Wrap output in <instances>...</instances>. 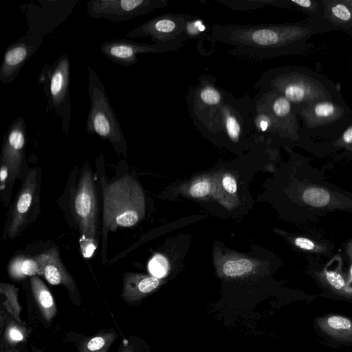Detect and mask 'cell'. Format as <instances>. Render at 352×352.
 Returning <instances> with one entry per match:
<instances>
[{
	"label": "cell",
	"instance_id": "5b68a950",
	"mask_svg": "<svg viewBox=\"0 0 352 352\" xmlns=\"http://www.w3.org/2000/svg\"><path fill=\"white\" fill-rule=\"evenodd\" d=\"M87 69L90 110L86 131L109 141L118 151L124 153L127 148L126 140L104 87L94 68L87 65Z\"/></svg>",
	"mask_w": 352,
	"mask_h": 352
},
{
	"label": "cell",
	"instance_id": "30bf717a",
	"mask_svg": "<svg viewBox=\"0 0 352 352\" xmlns=\"http://www.w3.org/2000/svg\"><path fill=\"white\" fill-rule=\"evenodd\" d=\"M168 0H91L87 3L88 16L113 23L128 21L168 6Z\"/></svg>",
	"mask_w": 352,
	"mask_h": 352
},
{
	"label": "cell",
	"instance_id": "9a60e30c",
	"mask_svg": "<svg viewBox=\"0 0 352 352\" xmlns=\"http://www.w3.org/2000/svg\"><path fill=\"white\" fill-rule=\"evenodd\" d=\"M261 93L272 115L289 139L293 141L299 140L300 124L298 118V106L276 93L272 91Z\"/></svg>",
	"mask_w": 352,
	"mask_h": 352
},
{
	"label": "cell",
	"instance_id": "7a4b0ae2",
	"mask_svg": "<svg viewBox=\"0 0 352 352\" xmlns=\"http://www.w3.org/2000/svg\"><path fill=\"white\" fill-rule=\"evenodd\" d=\"M254 87L260 92L280 94L298 106L343 97L337 85L329 77L301 66L270 69L261 74Z\"/></svg>",
	"mask_w": 352,
	"mask_h": 352
},
{
	"label": "cell",
	"instance_id": "ffe728a7",
	"mask_svg": "<svg viewBox=\"0 0 352 352\" xmlns=\"http://www.w3.org/2000/svg\"><path fill=\"white\" fill-rule=\"evenodd\" d=\"M30 287L34 301L43 319L50 324L57 313L56 302L52 293L37 275L30 278Z\"/></svg>",
	"mask_w": 352,
	"mask_h": 352
},
{
	"label": "cell",
	"instance_id": "52a82bcc",
	"mask_svg": "<svg viewBox=\"0 0 352 352\" xmlns=\"http://www.w3.org/2000/svg\"><path fill=\"white\" fill-rule=\"evenodd\" d=\"M252 98H237L226 91L217 118V138L226 137L239 143L248 135L255 136Z\"/></svg>",
	"mask_w": 352,
	"mask_h": 352
},
{
	"label": "cell",
	"instance_id": "f546056e",
	"mask_svg": "<svg viewBox=\"0 0 352 352\" xmlns=\"http://www.w3.org/2000/svg\"><path fill=\"white\" fill-rule=\"evenodd\" d=\"M150 346L144 340L137 336H129L120 343L116 352H149Z\"/></svg>",
	"mask_w": 352,
	"mask_h": 352
},
{
	"label": "cell",
	"instance_id": "d590c367",
	"mask_svg": "<svg viewBox=\"0 0 352 352\" xmlns=\"http://www.w3.org/2000/svg\"><path fill=\"white\" fill-rule=\"evenodd\" d=\"M222 184L226 190L230 194L234 193L237 190L236 181L230 176H226L223 179Z\"/></svg>",
	"mask_w": 352,
	"mask_h": 352
},
{
	"label": "cell",
	"instance_id": "277c9868",
	"mask_svg": "<svg viewBox=\"0 0 352 352\" xmlns=\"http://www.w3.org/2000/svg\"><path fill=\"white\" fill-rule=\"evenodd\" d=\"M144 208L143 195L137 182L124 175L103 190V235L118 227L137 223Z\"/></svg>",
	"mask_w": 352,
	"mask_h": 352
},
{
	"label": "cell",
	"instance_id": "74e56055",
	"mask_svg": "<svg viewBox=\"0 0 352 352\" xmlns=\"http://www.w3.org/2000/svg\"><path fill=\"white\" fill-rule=\"evenodd\" d=\"M0 352H29L25 344L18 346L0 345Z\"/></svg>",
	"mask_w": 352,
	"mask_h": 352
},
{
	"label": "cell",
	"instance_id": "ab89813d",
	"mask_svg": "<svg viewBox=\"0 0 352 352\" xmlns=\"http://www.w3.org/2000/svg\"><path fill=\"white\" fill-rule=\"evenodd\" d=\"M31 352H43L40 349L37 348L35 345H31Z\"/></svg>",
	"mask_w": 352,
	"mask_h": 352
},
{
	"label": "cell",
	"instance_id": "1f68e13d",
	"mask_svg": "<svg viewBox=\"0 0 352 352\" xmlns=\"http://www.w3.org/2000/svg\"><path fill=\"white\" fill-rule=\"evenodd\" d=\"M210 190V184L208 182L202 181L194 184L190 189V193L194 197H201L207 195Z\"/></svg>",
	"mask_w": 352,
	"mask_h": 352
},
{
	"label": "cell",
	"instance_id": "4dcf8cb0",
	"mask_svg": "<svg viewBox=\"0 0 352 352\" xmlns=\"http://www.w3.org/2000/svg\"><path fill=\"white\" fill-rule=\"evenodd\" d=\"M148 267L153 276L160 278L166 275L168 270V262L164 256L157 254L151 259Z\"/></svg>",
	"mask_w": 352,
	"mask_h": 352
},
{
	"label": "cell",
	"instance_id": "603a6c76",
	"mask_svg": "<svg viewBox=\"0 0 352 352\" xmlns=\"http://www.w3.org/2000/svg\"><path fill=\"white\" fill-rule=\"evenodd\" d=\"M118 336V332L113 329H103L95 335L85 336L76 347L78 352H108Z\"/></svg>",
	"mask_w": 352,
	"mask_h": 352
},
{
	"label": "cell",
	"instance_id": "9c48e42d",
	"mask_svg": "<svg viewBox=\"0 0 352 352\" xmlns=\"http://www.w3.org/2000/svg\"><path fill=\"white\" fill-rule=\"evenodd\" d=\"M69 75V59L67 54H63L45 68L40 76L41 82L45 83L48 105L61 118L63 131L66 134L69 131L72 110Z\"/></svg>",
	"mask_w": 352,
	"mask_h": 352
},
{
	"label": "cell",
	"instance_id": "f35d334b",
	"mask_svg": "<svg viewBox=\"0 0 352 352\" xmlns=\"http://www.w3.org/2000/svg\"><path fill=\"white\" fill-rule=\"evenodd\" d=\"M0 175H1V185H3L4 181L6 180V179L8 177V170L7 167L3 164H1Z\"/></svg>",
	"mask_w": 352,
	"mask_h": 352
},
{
	"label": "cell",
	"instance_id": "cb8c5ba5",
	"mask_svg": "<svg viewBox=\"0 0 352 352\" xmlns=\"http://www.w3.org/2000/svg\"><path fill=\"white\" fill-rule=\"evenodd\" d=\"M320 328L329 336L345 342H352V320L340 316L319 318Z\"/></svg>",
	"mask_w": 352,
	"mask_h": 352
},
{
	"label": "cell",
	"instance_id": "6da1fadb",
	"mask_svg": "<svg viewBox=\"0 0 352 352\" xmlns=\"http://www.w3.org/2000/svg\"><path fill=\"white\" fill-rule=\"evenodd\" d=\"M329 32L322 21L309 18L285 23H214L210 28V38L214 41L231 46L228 50L229 54L252 62L291 55L305 56L311 37Z\"/></svg>",
	"mask_w": 352,
	"mask_h": 352
},
{
	"label": "cell",
	"instance_id": "4316f807",
	"mask_svg": "<svg viewBox=\"0 0 352 352\" xmlns=\"http://www.w3.org/2000/svg\"><path fill=\"white\" fill-rule=\"evenodd\" d=\"M217 2L236 11H252L270 6V0H217Z\"/></svg>",
	"mask_w": 352,
	"mask_h": 352
},
{
	"label": "cell",
	"instance_id": "ba28073f",
	"mask_svg": "<svg viewBox=\"0 0 352 352\" xmlns=\"http://www.w3.org/2000/svg\"><path fill=\"white\" fill-rule=\"evenodd\" d=\"M195 17L183 13L159 15L126 33L129 38L149 37L155 43L184 45L190 37Z\"/></svg>",
	"mask_w": 352,
	"mask_h": 352
},
{
	"label": "cell",
	"instance_id": "e575fe53",
	"mask_svg": "<svg viewBox=\"0 0 352 352\" xmlns=\"http://www.w3.org/2000/svg\"><path fill=\"white\" fill-rule=\"evenodd\" d=\"M80 247L84 256L90 257L97 247V243L89 240L80 241Z\"/></svg>",
	"mask_w": 352,
	"mask_h": 352
},
{
	"label": "cell",
	"instance_id": "d4e9b609",
	"mask_svg": "<svg viewBox=\"0 0 352 352\" xmlns=\"http://www.w3.org/2000/svg\"><path fill=\"white\" fill-rule=\"evenodd\" d=\"M30 334V329L24 321H18L10 316L0 332V345L12 346L25 344Z\"/></svg>",
	"mask_w": 352,
	"mask_h": 352
},
{
	"label": "cell",
	"instance_id": "3957f363",
	"mask_svg": "<svg viewBox=\"0 0 352 352\" xmlns=\"http://www.w3.org/2000/svg\"><path fill=\"white\" fill-rule=\"evenodd\" d=\"M299 140L336 142L352 123V109L344 98H329L298 106Z\"/></svg>",
	"mask_w": 352,
	"mask_h": 352
},
{
	"label": "cell",
	"instance_id": "7c38bea8",
	"mask_svg": "<svg viewBox=\"0 0 352 352\" xmlns=\"http://www.w3.org/2000/svg\"><path fill=\"white\" fill-rule=\"evenodd\" d=\"M182 47L177 44H149L126 38H116L103 43L100 50L111 62L130 67L138 62L139 54L165 53L177 50Z\"/></svg>",
	"mask_w": 352,
	"mask_h": 352
},
{
	"label": "cell",
	"instance_id": "f1b7e54d",
	"mask_svg": "<svg viewBox=\"0 0 352 352\" xmlns=\"http://www.w3.org/2000/svg\"><path fill=\"white\" fill-rule=\"evenodd\" d=\"M303 201L314 207H322L327 206L330 200V195L327 191L318 188L307 189L302 195Z\"/></svg>",
	"mask_w": 352,
	"mask_h": 352
},
{
	"label": "cell",
	"instance_id": "836d02e7",
	"mask_svg": "<svg viewBox=\"0 0 352 352\" xmlns=\"http://www.w3.org/2000/svg\"><path fill=\"white\" fill-rule=\"evenodd\" d=\"M335 143H338L340 146L352 148V123L344 131Z\"/></svg>",
	"mask_w": 352,
	"mask_h": 352
},
{
	"label": "cell",
	"instance_id": "60d3db41",
	"mask_svg": "<svg viewBox=\"0 0 352 352\" xmlns=\"http://www.w3.org/2000/svg\"><path fill=\"white\" fill-rule=\"evenodd\" d=\"M345 1L352 10V0H345Z\"/></svg>",
	"mask_w": 352,
	"mask_h": 352
},
{
	"label": "cell",
	"instance_id": "484cf974",
	"mask_svg": "<svg viewBox=\"0 0 352 352\" xmlns=\"http://www.w3.org/2000/svg\"><path fill=\"white\" fill-rule=\"evenodd\" d=\"M289 10L302 12L312 20H320L322 6V0H287Z\"/></svg>",
	"mask_w": 352,
	"mask_h": 352
},
{
	"label": "cell",
	"instance_id": "8fae6325",
	"mask_svg": "<svg viewBox=\"0 0 352 352\" xmlns=\"http://www.w3.org/2000/svg\"><path fill=\"white\" fill-rule=\"evenodd\" d=\"M74 209L82 232L80 241H96L97 230V198L94 179L86 170L80 180L74 200Z\"/></svg>",
	"mask_w": 352,
	"mask_h": 352
},
{
	"label": "cell",
	"instance_id": "44dd1931",
	"mask_svg": "<svg viewBox=\"0 0 352 352\" xmlns=\"http://www.w3.org/2000/svg\"><path fill=\"white\" fill-rule=\"evenodd\" d=\"M0 328L3 327L8 316L23 322L21 318L22 307L19 301V289L8 283L0 284Z\"/></svg>",
	"mask_w": 352,
	"mask_h": 352
},
{
	"label": "cell",
	"instance_id": "d6a6232c",
	"mask_svg": "<svg viewBox=\"0 0 352 352\" xmlns=\"http://www.w3.org/2000/svg\"><path fill=\"white\" fill-rule=\"evenodd\" d=\"M326 278L329 283L336 289H341L345 285V282L342 276L335 272H327Z\"/></svg>",
	"mask_w": 352,
	"mask_h": 352
},
{
	"label": "cell",
	"instance_id": "7402d4cb",
	"mask_svg": "<svg viewBox=\"0 0 352 352\" xmlns=\"http://www.w3.org/2000/svg\"><path fill=\"white\" fill-rule=\"evenodd\" d=\"M44 252L34 257L19 256L12 260L8 265L10 276L14 279H21L27 276H43Z\"/></svg>",
	"mask_w": 352,
	"mask_h": 352
},
{
	"label": "cell",
	"instance_id": "83f0119b",
	"mask_svg": "<svg viewBox=\"0 0 352 352\" xmlns=\"http://www.w3.org/2000/svg\"><path fill=\"white\" fill-rule=\"evenodd\" d=\"M252 262L248 259L231 260L223 265V274L229 277L239 276L252 271Z\"/></svg>",
	"mask_w": 352,
	"mask_h": 352
},
{
	"label": "cell",
	"instance_id": "4fadbf2b",
	"mask_svg": "<svg viewBox=\"0 0 352 352\" xmlns=\"http://www.w3.org/2000/svg\"><path fill=\"white\" fill-rule=\"evenodd\" d=\"M43 41L41 34L29 33L9 45L5 50L0 67V81L5 84L12 82Z\"/></svg>",
	"mask_w": 352,
	"mask_h": 352
},
{
	"label": "cell",
	"instance_id": "2e32d148",
	"mask_svg": "<svg viewBox=\"0 0 352 352\" xmlns=\"http://www.w3.org/2000/svg\"><path fill=\"white\" fill-rule=\"evenodd\" d=\"M36 175L34 170L30 171L17 197L8 229V235L11 239L19 233L25 223L36 190Z\"/></svg>",
	"mask_w": 352,
	"mask_h": 352
},
{
	"label": "cell",
	"instance_id": "ac0fdd59",
	"mask_svg": "<svg viewBox=\"0 0 352 352\" xmlns=\"http://www.w3.org/2000/svg\"><path fill=\"white\" fill-rule=\"evenodd\" d=\"M320 19L330 31H342L352 36V10L345 0H322Z\"/></svg>",
	"mask_w": 352,
	"mask_h": 352
},
{
	"label": "cell",
	"instance_id": "d6986e66",
	"mask_svg": "<svg viewBox=\"0 0 352 352\" xmlns=\"http://www.w3.org/2000/svg\"><path fill=\"white\" fill-rule=\"evenodd\" d=\"M44 254L43 276L46 280L52 285H63L70 293H78L76 285L60 260L57 249L52 248Z\"/></svg>",
	"mask_w": 352,
	"mask_h": 352
},
{
	"label": "cell",
	"instance_id": "8d00e7d4",
	"mask_svg": "<svg viewBox=\"0 0 352 352\" xmlns=\"http://www.w3.org/2000/svg\"><path fill=\"white\" fill-rule=\"evenodd\" d=\"M295 243L298 247H299L302 249L307 250H313L314 248V243L311 241H310L309 239H306V238H302V237L296 238L295 240Z\"/></svg>",
	"mask_w": 352,
	"mask_h": 352
},
{
	"label": "cell",
	"instance_id": "e0dca14e",
	"mask_svg": "<svg viewBox=\"0 0 352 352\" xmlns=\"http://www.w3.org/2000/svg\"><path fill=\"white\" fill-rule=\"evenodd\" d=\"M160 285L158 278L127 272L123 277L121 298L129 305H135L155 291Z\"/></svg>",
	"mask_w": 352,
	"mask_h": 352
},
{
	"label": "cell",
	"instance_id": "b9f144b4",
	"mask_svg": "<svg viewBox=\"0 0 352 352\" xmlns=\"http://www.w3.org/2000/svg\"><path fill=\"white\" fill-rule=\"evenodd\" d=\"M351 74H352V60H351Z\"/></svg>",
	"mask_w": 352,
	"mask_h": 352
},
{
	"label": "cell",
	"instance_id": "7bdbcfd3",
	"mask_svg": "<svg viewBox=\"0 0 352 352\" xmlns=\"http://www.w3.org/2000/svg\"><path fill=\"white\" fill-rule=\"evenodd\" d=\"M352 273V272H351Z\"/></svg>",
	"mask_w": 352,
	"mask_h": 352
},
{
	"label": "cell",
	"instance_id": "5bb4252c",
	"mask_svg": "<svg viewBox=\"0 0 352 352\" xmlns=\"http://www.w3.org/2000/svg\"><path fill=\"white\" fill-rule=\"evenodd\" d=\"M1 161L8 170L9 182L18 175L25 144V124L22 117L15 119L4 138Z\"/></svg>",
	"mask_w": 352,
	"mask_h": 352
},
{
	"label": "cell",
	"instance_id": "8992f818",
	"mask_svg": "<svg viewBox=\"0 0 352 352\" xmlns=\"http://www.w3.org/2000/svg\"><path fill=\"white\" fill-rule=\"evenodd\" d=\"M226 91L209 75L201 76L188 89L185 100L190 117L195 128L206 137L217 138V118Z\"/></svg>",
	"mask_w": 352,
	"mask_h": 352
}]
</instances>
